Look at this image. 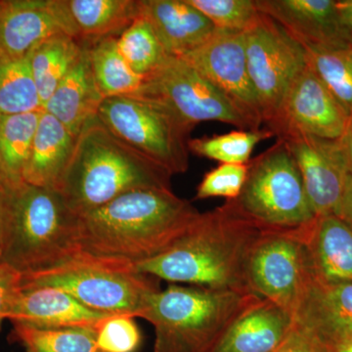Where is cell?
Returning a JSON list of instances; mask_svg holds the SVG:
<instances>
[{
    "label": "cell",
    "instance_id": "1",
    "mask_svg": "<svg viewBox=\"0 0 352 352\" xmlns=\"http://www.w3.org/2000/svg\"><path fill=\"white\" fill-rule=\"evenodd\" d=\"M199 214L173 190H132L80 214V249L135 265L166 251Z\"/></svg>",
    "mask_w": 352,
    "mask_h": 352
},
{
    "label": "cell",
    "instance_id": "2",
    "mask_svg": "<svg viewBox=\"0 0 352 352\" xmlns=\"http://www.w3.org/2000/svg\"><path fill=\"white\" fill-rule=\"evenodd\" d=\"M263 232L223 205L199 214L166 251L135 267L173 284L252 293L245 263Z\"/></svg>",
    "mask_w": 352,
    "mask_h": 352
},
{
    "label": "cell",
    "instance_id": "3",
    "mask_svg": "<svg viewBox=\"0 0 352 352\" xmlns=\"http://www.w3.org/2000/svg\"><path fill=\"white\" fill-rule=\"evenodd\" d=\"M171 177L122 142L96 117L76 138L59 191L80 215L132 190H171Z\"/></svg>",
    "mask_w": 352,
    "mask_h": 352
},
{
    "label": "cell",
    "instance_id": "4",
    "mask_svg": "<svg viewBox=\"0 0 352 352\" xmlns=\"http://www.w3.org/2000/svg\"><path fill=\"white\" fill-rule=\"evenodd\" d=\"M6 190L0 263L25 276L62 265L82 252L80 215L60 191L25 182Z\"/></svg>",
    "mask_w": 352,
    "mask_h": 352
},
{
    "label": "cell",
    "instance_id": "5",
    "mask_svg": "<svg viewBox=\"0 0 352 352\" xmlns=\"http://www.w3.org/2000/svg\"><path fill=\"white\" fill-rule=\"evenodd\" d=\"M258 296L232 289L170 284L146 298L139 318L152 324L155 352H212Z\"/></svg>",
    "mask_w": 352,
    "mask_h": 352
},
{
    "label": "cell",
    "instance_id": "6",
    "mask_svg": "<svg viewBox=\"0 0 352 352\" xmlns=\"http://www.w3.org/2000/svg\"><path fill=\"white\" fill-rule=\"evenodd\" d=\"M159 281L127 261L82 251L52 270L22 276L21 288L63 289L95 311L136 318L147 296L159 291Z\"/></svg>",
    "mask_w": 352,
    "mask_h": 352
},
{
    "label": "cell",
    "instance_id": "7",
    "mask_svg": "<svg viewBox=\"0 0 352 352\" xmlns=\"http://www.w3.org/2000/svg\"><path fill=\"white\" fill-rule=\"evenodd\" d=\"M235 200L224 205L263 231H298L316 217L300 170L283 141L251 160Z\"/></svg>",
    "mask_w": 352,
    "mask_h": 352
},
{
    "label": "cell",
    "instance_id": "8",
    "mask_svg": "<svg viewBox=\"0 0 352 352\" xmlns=\"http://www.w3.org/2000/svg\"><path fill=\"white\" fill-rule=\"evenodd\" d=\"M97 118L122 142L171 175L188 170L193 127L161 101L140 95L111 97L102 102Z\"/></svg>",
    "mask_w": 352,
    "mask_h": 352
},
{
    "label": "cell",
    "instance_id": "9",
    "mask_svg": "<svg viewBox=\"0 0 352 352\" xmlns=\"http://www.w3.org/2000/svg\"><path fill=\"white\" fill-rule=\"evenodd\" d=\"M244 34L248 69L265 126L274 119L292 83L307 66V50L261 12Z\"/></svg>",
    "mask_w": 352,
    "mask_h": 352
},
{
    "label": "cell",
    "instance_id": "10",
    "mask_svg": "<svg viewBox=\"0 0 352 352\" xmlns=\"http://www.w3.org/2000/svg\"><path fill=\"white\" fill-rule=\"evenodd\" d=\"M138 95L161 101L193 129L201 122H219L254 131L232 102L182 58H168L145 78Z\"/></svg>",
    "mask_w": 352,
    "mask_h": 352
},
{
    "label": "cell",
    "instance_id": "11",
    "mask_svg": "<svg viewBox=\"0 0 352 352\" xmlns=\"http://www.w3.org/2000/svg\"><path fill=\"white\" fill-rule=\"evenodd\" d=\"M307 227L298 231H263L245 263L250 291L293 315L309 277L302 239Z\"/></svg>",
    "mask_w": 352,
    "mask_h": 352
},
{
    "label": "cell",
    "instance_id": "12",
    "mask_svg": "<svg viewBox=\"0 0 352 352\" xmlns=\"http://www.w3.org/2000/svg\"><path fill=\"white\" fill-rule=\"evenodd\" d=\"M351 117L307 65L292 83L274 119L264 127L276 138L285 133H305L338 140L346 131Z\"/></svg>",
    "mask_w": 352,
    "mask_h": 352
},
{
    "label": "cell",
    "instance_id": "13",
    "mask_svg": "<svg viewBox=\"0 0 352 352\" xmlns=\"http://www.w3.org/2000/svg\"><path fill=\"white\" fill-rule=\"evenodd\" d=\"M244 32L217 30L210 41L182 59L226 95L254 129H259L263 117L248 69Z\"/></svg>",
    "mask_w": 352,
    "mask_h": 352
},
{
    "label": "cell",
    "instance_id": "14",
    "mask_svg": "<svg viewBox=\"0 0 352 352\" xmlns=\"http://www.w3.org/2000/svg\"><path fill=\"white\" fill-rule=\"evenodd\" d=\"M277 139L283 141L300 170L315 215H337L349 175L337 140L305 133H285Z\"/></svg>",
    "mask_w": 352,
    "mask_h": 352
},
{
    "label": "cell",
    "instance_id": "15",
    "mask_svg": "<svg viewBox=\"0 0 352 352\" xmlns=\"http://www.w3.org/2000/svg\"><path fill=\"white\" fill-rule=\"evenodd\" d=\"M58 34L78 39L66 0H0V57L28 56Z\"/></svg>",
    "mask_w": 352,
    "mask_h": 352
},
{
    "label": "cell",
    "instance_id": "16",
    "mask_svg": "<svg viewBox=\"0 0 352 352\" xmlns=\"http://www.w3.org/2000/svg\"><path fill=\"white\" fill-rule=\"evenodd\" d=\"M259 12L277 22L305 50H349L336 0H256Z\"/></svg>",
    "mask_w": 352,
    "mask_h": 352
},
{
    "label": "cell",
    "instance_id": "17",
    "mask_svg": "<svg viewBox=\"0 0 352 352\" xmlns=\"http://www.w3.org/2000/svg\"><path fill=\"white\" fill-rule=\"evenodd\" d=\"M294 319L329 347L352 338V283H325L308 277Z\"/></svg>",
    "mask_w": 352,
    "mask_h": 352
},
{
    "label": "cell",
    "instance_id": "18",
    "mask_svg": "<svg viewBox=\"0 0 352 352\" xmlns=\"http://www.w3.org/2000/svg\"><path fill=\"white\" fill-rule=\"evenodd\" d=\"M111 314L90 309L63 289L50 287L21 288L7 315L12 324L38 328L95 330Z\"/></svg>",
    "mask_w": 352,
    "mask_h": 352
},
{
    "label": "cell",
    "instance_id": "19",
    "mask_svg": "<svg viewBox=\"0 0 352 352\" xmlns=\"http://www.w3.org/2000/svg\"><path fill=\"white\" fill-rule=\"evenodd\" d=\"M139 12L171 57L186 56L217 32L189 0H139Z\"/></svg>",
    "mask_w": 352,
    "mask_h": 352
},
{
    "label": "cell",
    "instance_id": "20",
    "mask_svg": "<svg viewBox=\"0 0 352 352\" xmlns=\"http://www.w3.org/2000/svg\"><path fill=\"white\" fill-rule=\"evenodd\" d=\"M309 277L352 283V229L336 214L320 215L303 231Z\"/></svg>",
    "mask_w": 352,
    "mask_h": 352
},
{
    "label": "cell",
    "instance_id": "21",
    "mask_svg": "<svg viewBox=\"0 0 352 352\" xmlns=\"http://www.w3.org/2000/svg\"><path fill=\"white\" fill-rule=\"evenodd\" d=\"M294 327L291 312L261 298L233 322L212 352H276Z\"/></svg>",
    "mask_w": 352,
    "mask_h": 352
},
{
    "label": "cell",
    "instance_id": "22",
    "mask_svg": "<svg viewBox=\"0 0 352 352\" xmlns=\"http://www.w3.org/2000/svg\"><path fill=\"white\" fill-rule=\"evenodd\" d=\"M103 100L85 45L76 63L44 104L43 111L78 138L83 127L97 117Z\"/></svg>",
    "mask_w": 352,
    "mask_h": 352
},
{
    "label": "cell",
    "instance_id": "23",
    "mask_svg": "<svg viewBox=\"0 0 352 352\" xmlns=\"http://www.w3.org/2000/svg\"><path fill=\"white\" fill-rule=\"evenodd\" d=\"M76 139L64 124L43 111L25 168L24 182L59 191Z\"/></svg>",
    "mask_w": 352,
    "mask_h": 352
},
{
    "label": "cell",
    "instance_id": "24",
    "mask_svg": "<svg viewBox=\"0 0 352 352\" xmlns=\"http://www.w3.org/2000/svg\"><path fill=\"white\" fill-rule=\"evenodd\" d=\"M80 43L118 38L139 16V0H66Z\"/></svg>",
    "mask_w": 352,
    "mask_h": 352
},
{
    "label": "cell",
    "instance_id": "25",
    "mask_svg": "<svg viewBox=\"0 0 352 352\" xmlns=\"http://www.w3.org/2000/svg\"><path fill=\"white\" fill-rule=\"evenodd\" d=\"M43 111L0 116V182L6 188L24 183V175Z\"/></svg>",
    "mask_w": 352,
    "mask_h": 352
},
{
    "label": "cell",
    "instance_id": "26",
    "mask_svg": "<svg viewBox=\"0 0 352 352\" xmlns=\"http://www.w3.org/2000/svg\"><path fill=\"white\" fill-rule=\"evenodd\" d=\"M85 44L66 34L45 39L30 53L32 76L43 109L60 82L68 75L82 54Z\"/></svg>",
    "mask_w": 352,
    "mask_h": 352
},
{
    "label": "cell",
    "instance_id": "27",
    "mask_svg": "<svg viewBox=\"0 0 352 352\" xmlns=\"http://www.w3.org/2000/svg\"><path fill=\"white\" fill-rule=\"evenodd\" d=\"M117 38L101 39L87 46L95 82L104 99L138 95L144 78L132 71L117 46Z\"/></svg>",
    "mask_w": 352,
    "mask_h": 352
},
{
    "label": "cell",
    "instance_id": "28",
    "mask_svg": "<svg viewBox=\"0 0 352 352\" xmlns=\"http://www.w3.org/2000/svg\"><path fill=\"white\" fill-rule=\"evenodd\" d=\"M43 111L32 76L30 54L21 58L0 57V116Z\"/></svg>",
    "mask_w": 352,
    "mask_h": 352
},
{
    "label": "cell",
    "instance_id": "29",
    "mask_svg": "<svg viewBox=\"0 0 352 352\" xmlns=\"http://www.w3.org/2000/svg\"><path fill=\"white\" fill-rule=\"evenodd\" d=\"M12 337L25 352H103L96 332L85 328H38L12 324Z\"/></svg>",
    "mask_w": 352,
    "mask_h": 352
},
{
    "label": "cell",
    "instance_id": "30",
    "mask_svg": "<svg viewBox=\"0 0 352 352\" xmlns=\"http://www.w3.org/2000/svg\"><path fill=\"white\" fill-rule=\"evenodd\" d=\"M271 138H274V134L266 127L254 131L239 129L228 133L190 139L188 147L190 153L220 164H248L251 162L256 146Z\"/></svg>",
    "mask_w": 352,
    "mask_h": 352
},
{
    "label": "cell",
    "instance_id": "31",
    "mask_svg": "<svg viewBox=\"0 0 352 352\" xmlns=\"http://www.w3.org/2000/svg\"><path fill=\"white\" fill-rule=\"evenodd\" d=\"M117 46L132 71L144 80L161 68L170 57L151 25L141 16L118 36Z\"/></svg>",
    "mask_w": 352,
    "mask_h": 352
},
{
    "label": "cell",
    "instance_id": "32",
    "mask_svg": "<svg viewBox=\"0 0 352 352\" xmlns=\"http://www.w3.org/2000/svg\"><path fill=\"white\" fill-rule=\"evenodd\" d=\"M307 65L352 115V48L305 50Z\"/></svg>",
    "mask_w": 352,
    "mask_h": 352
},
{
    "label": "cell",
    "instance_id": "33",
    "mask_svg": "<svg viewBox=\"0 0 352 352\" xmlns=\"http://www.w3.org/2000/svg\"><path fill=\"white\" fill-rule=\"evenodd\" d=\"M217 30L244 32L259 16L256 0H189Z\"/></svg>",
    "mask_w": 352,
    "mask_h": 352
},
{
    "label": "cell",
    "instance_id": "34",
    "mask_svg": "<svg viewBox=\"0 0 352 352\" xmlns=\"http://www.w3.org/2000/svg\"><path fill=\"white\" fill-rule=\"evenodd\" d=\"M95 332L103 352H135L142 342L138 324L129 315H111L97 325Z\"/></svg>",
    "mask_w": 352,
    "mask_h": 352
},
{
    "label": "cell",
    "instance_id": "35",
    "mask_svg": "<svg viewBox=\"0 0 352 352\" xmlns=\"http://www.w3.org/2000/svg\"><path fill=\"white\" fill-rule=\"evenodd\" d=\"M248 164H220L208 171L197 187L196 200L215 197H222L226 201L235 200L247 179Z\"/></svg>",
    "mask_w": 352,
    "mask_h": 352
},
{
    "label": "cell",
    "instance_id": "36",
    "mask_svg": "<svg viewBox=\"0 0 352 352\" xmlns=\"http://www.w3.org/2000/svg\"><path fill=\"white\" fill-rule=\"evenodd\" d=\"M22 287V275L12 268L0 263V330L7 320L14 298Z\"/></svg>",
    "mask_w": 352,
    "mask_h": 352
},
{
    "label": "cell",
    "instance_id": "37",
    "mask_svg": "<svg viewBox=\"0 0 352 352\" xmlns=\"http://www.w3.org/2000/svg\"><path fill=\"white\" fill-rule=\"evenodd\" d=\"M276 352H329L327 347L298 327H295Z\"/></svg>",
    "mask_w": 352,
    "mask_h": 352
},
{
    "label": "cell",
    "instance_id": "38",
    "mask_svg": "<svg viewBox=\"0 0 352 352\" xmlns=\"http://www.w3.org/2000/svg\"><path fill=\"white\" fill-rule=\"evenodd\" d=\"M337 143L347 173L352 175V115L346 131L338 139Z\"/></svg>",
    "mask_w": 352,
    "mask_h": 352
},
{
    "label": "cell",
    "instance_id": "39",
    "mask_svg": "<svg viewBox=\"0 0 352 352\" xmlns=\"http://www.w3.org/2000/svg\"><path fill=\"white\" fill-rule=\"evenodd\" d=\"M337 215L352 229V175H347L344 195H342Z\"/></svg>",
    "mask_w": 352,
    "mask_h": 352
},
{
    "label": "cell",
    "instance_id": "40",
    "mask_svg": "<svg viewBox=\"0 0 352 352\" xmlns=\"http://www.w3.org/2000/svg\"><path fill=\"white\" fill-rule=\"evenodd\" d=\"M336 6L342 25L352 41V0H336Z\"/></svg>",
    "mask_w": 352,
    "mask_h": 352
},
{
    "label": "cell",
    "instance_id": "41",
    "mask_svg": "<svg viewBox=\"0 0 352 352\" xmlns=\"http://www.w3.org/2000/svg\"><path fill=\"white\" fill-rule=\"evenodd\" d=\"M6 187L0 186V256L3 242L4 220H6Z\"/></svg>",
    "mask_w": 352,
    "mask_h": 352
},
{
    "label": "cell",
    "instance_id": "42",
    "mask_svg": "<svg viewBox=\"0 0 352 352\" xmlns=\"http://www.w3.org/2000/svg\"><path fill=\"white\" fill-rule=\"evenodd\" d=\"M327 349L329 352H352V338L337 342V344L327 347Z\"/></svg>",
    "mask_w": 352,
    "mask_h": 352
},
{
    "label": "cell",
    "instance_id": "43",
    "mask_svg": "<svg viewBox=\"0 0 352 352\" xmlns=\"http://www.w3.org/2000/svg\"><path fill=\"white\" fill-rule=\"evenodd\" d=\"M0 186H3V185H2L1 182H0Z\"/></svg>",
    "mask_w": 352,
    "mask_h": 352
}]
</instances>
